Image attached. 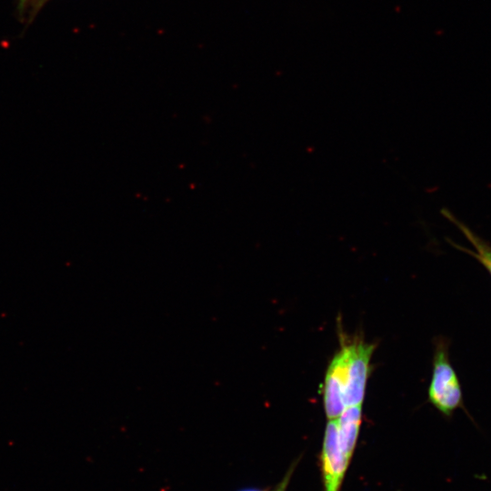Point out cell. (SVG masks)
Segmentation results:
<instances>
[{"label":"cell","instance_id":"6da1fadb","mask_svg":"<svg viewBox=\"0 0 491 491\" xmlns=\"http://www.w3.org/2000/svg\"><path fill=\"white\" fill-rule=\"evenodd\" d=\"M428 400L445 416H450L462 403L460 384L444 342H439L435 350Z\"/></svg>","mask_w":491,"mask_h":491},{"label":"cell","instance_id":"7a4b0ae2","mask_svg":"<svg viewBox=\"0 0 491 491\" xmlns=\"http://www.w3.org/2000/svg\"><path fill=\"white\" fill-rule=\"evenodd\" d=\"M339 337L340 347L327 366L322 391L324 409L328 420L336 419L346 408L345 387L354 338H346L343 333Z\"/></svg>","mask_w":491,"mask_h":491},{"label":"cell","instance_id":"3957f363","mask_svg":"<svg viewBox=\"0 0 491 491\" xmlns=\"http://www.w3.org/2000/svg\"><path fill=\"white\" fill-rule=\"evenodd\" d=\"M376 345L355 336L345 387L346 407L362 406L367 380L371 374V358Z\"/></svg>","mask_w":491,"mask_h":491},{"label":"cell","instance_id":"277c9868","mask_svg":"<svg viewBox=\"0 0 491 491\" xmlns=\"http://www.w3.org/2000/svg\"><path fill=\"white\" fill-rule=\"evenodd\" d=\"M349 463L339 447L336 421L328 420L321 451V471L325 491H339Z\"/></svg>","mask_w":491,"mask_h":491},{"label":"cell","instance_id":"5b68a950","mask_svg":"<svg viewBox=\"0 0 491 491\" xmlns=\"http://www.w3.org/2000/svg\"><path fill=\"white\" fill-rule=\"evenodd\" d=\"M336 421L339 447L343 455L350 461L362 423V406L346 407Z\"/></svg>","mask_w":491,"mask_h":491},{"label":"cell","instance_id":"8992f818","mask_svg":"<svg viewBox=\"0 0 491 491\" xmlns=\"http://www.w3.org/2000/svg\"><path fill=\"white\" fill-rule=\"evenodd\" d=\"M441 212L446 218L461 231L473 247V250L455 244L452 241H450V244L476 258L491 275V244L478 235L464 222L460 221L449 210L444 208Z\"/></svg>","mask_w":491,"mask_h":491},{"label":"cell","instance_id":"52a82bcc","mask_svg":"<svg viewBox=\"0 0 491 491\" xmlns=\"http://www.w3.org/2000/svg\"><path fill=\"white\" fill-rule=\"evenodd\" d=\"M292 473H293V468L290 469L287 472L285 478L273 490L259 489V488H256V487H246V488L240 489L238 491H286V486H287V485L289 483Z\"/></svg>","mask_w":491,"mask_h":491}]
</instances>
